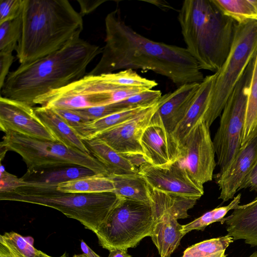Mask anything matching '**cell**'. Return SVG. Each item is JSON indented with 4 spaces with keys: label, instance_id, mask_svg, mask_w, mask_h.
<instances>
[{
    "label": "cell",
    "instance_id": "obj_1",
    "mask_svg": "<svg viewBox=\"0 0 257 257\" xmlns=\"http://www.w3.org/2000/svg\"><path fill=\"white\" fill-rule=\"evenodd\" d=\"M105 45L100 60L87 74L98 75L125 69L152 71L176 86L204 79L196 60L186 48L149 39L127 25L118 9L105 19Z\"/></svg>",
    "mask_w": 257,
    "mask_h": 257
},
{
    "label": "cell",
    "instance_id": "obj_2",
    "mask_svg": "<svg viewBox=\"0 0 257 257\" xmlns=\"http://www.w3.org/2000/svg\"><path fill=\"white\" fill-rule=\"evenodd\" d=\"M102 48L80 38L59 50L10 72L1 96L33 107L34 101L85 76L89 64Z\"/></svg>",
    "mask_w": 257,
    "mask_h": 257
},
{
    "label": "cell",
    "instance_id": "obj_3",
    "mask_svg": "<svg viewBox=\"0 0 257 257\" xmlns=\"http://www.w3.org/2000/svg\"><path fill=\"white\" fill-rule=\"evenodd\" d=\"M16 51L21 65L59 50L80 38L83 21L67 0H25Z\"/></svg>",
    "mask_w": 257,
    "mask_h": 257
},
{
    "label": "cell",
    "instance_id": "obj_4",
    "mask_svg": "<svg viewBox=\"0 0 257 257\" xmlns=\"http://www.w3.org/2000/svg\"><path fill=\"white\" fill-rule=\"evenodd\" d=\"M186 49L201 70L217 72L230 52L238 23L213 0H185L178 16Z\"/></svg>",
    "mask_w": 257,
    "mask_h": 257
},
{
    "label": "cell",
    "instance_id": "obj_5",
    "mask_svg": "<svg viewBox=\"0 0 257 257\" xmlns=\"http://www.w3.org/2000/svg\"><path fill=\"white\" fill-rule=\"evenodd\" d=\"M30 184V183H29ZM56 186L30 184L9 193H0L2 201H17L56 209L74 219L94 233L123 198L113 192L65 193Z\"/></svg>",
    "mask_w": 257,
    "mask_h": 257
},
{
    "label": "cell",
    "instance_id": "obj_6",
    "mask_svg": "<svg viewBox=\"0 0 257 257\" xmlns=\"http://www.w3.org/2000/svg\"><path fill=\"white\" fill-rule=\"evenodd\" d=\"M5 133L1 148L20 155L27 171L77 165L90 169L96 174L110 175L107 169L90 154L59 142L31 137L12 131Z\"/></svg>",
    "mask_w": 257,
    "mask_h": 257
},
{
    "label": "cell",
    "instance_id": "obj_7",
    "mask_svg": "<svg viewBox=\"0 0 257 257\" xmlns=\"http://www.w3.org/2000/svg\"><path fill=\"white\" fill-rule=\"evenodd\" d=\"M257 48V20L238 24L229 54L216 77L202 120L210 127L253 58Z\"/></svg>",
    "mask_w": 257,
    "mask_h": 257
},
{
    "label": "cell",
    "instance_id": "obj_8",
    "mask_svg": "<svg viewBox=\"0 0 257 257\" xmlns=\"http://www.w3.org/2000/svg\"><path fill=\"white\" fill-rule=\"evenodd\" d=\"M147 90L109 83L102 74H87L65 87L38 97L34 103L51 108L79 109L115 103Z\"/></svg>",
    "mask_w": 257,
    "mask_h": 257
},
{
    "label": "cell",
    "instance_id": "obj_9",
    "mask_svg": "<svg viewBox=\"0 0 257 257\" xmlns=\"http://www.w3.org/2000/svg\"><path fill=\"white\" fill-rule=\"evenodd\" d=\"M153 227L150 202L122 199L94 233L103 248L127 250L145 237H151Z\"/></svg>",
    "mask_w": 257,
    "mask_h": 257
},
{
    "label": "cell",
    "instance_id": "obj_10",
    "mask_svg": "<svg viewBox=\"0 0 257 257\" xmlns=\"http://www.w3.org/2000/svg\"><path fill=\"white\" fill-rule=\"evenodd\" d=\"M253 64V57L225 103L220 115L219 127L212 140L219 174L229 168L241 148Z\"/></svg>",
    "mask_w": 257,
    "mask_h": 257
},
{
    "label": "cell",
    "instance_id": "obj_11",
    "mask_svg": "<svg viewBox=\"0 0 257 257\" xmlns=\"http://www.w3.org/2000/svg\"><path fill=\"white\" fill-rule=\"evenodd\" d=\"M209 126L200 119L186 139L182 147L184 166L194 179L203 185L211 181L217 165Z\"/></svg>",
    "mask_w": 257,
    "mask_h": 257
},
{
    "label": "cell",
    "instance_id": "obj_12",
    "mask_svg": "<svg viewBox=\"0 0 257 257\" xmlns=\"http://www.w3.org/2000/svg\"><path fill=\"white\" fill-rule=\"evenodd\" d=\"M139 173L151 189L167 193L199 199L204 194L203 185L196 181L187 169L177 162L168 168L153 166L145 162Z\"/></svg>",
    "mask_w": 257,
    "mask_h": 257
},
{
    "label": "cell",
    "instance_id": "obj_13",
    "mask_svg": "<svg viewBox=\"0 0 257 257\" xmlns=\"http://www.w3.org/2000/svg\"><path fill=\"white\" fill-rule=\"evenodd\" d=\"M158 108V100L133 118L105 131L93 138L101 140L118 153L130 158L135 163V160H138V158L144 159L141 138Z\"/></svg>",
    "mask_w": 257,
    "mask_h": 257
},
{
    "label": "cell",
    "instance_id": "obj_14",
    "mask_svg": "<svg viewBox=\"0 0 257 257\" xmlns=\"http://www.w3.org/2000/svg\"><path fill=\"white\" fill-rule=\"evenodd\" d=\"M141 145L144 160L153 166L168 168L182 159L181 147L156 112L142 136Z\"/></svg>",
    "mask_w": 257,
    "mask_h": 257
},
{
    "label": "cell",
    "instance_id": "obj_15",
    "mask_svg": "<svg viewBox=\"0 0 257 257\" xmlns=\"http://www.w3.org/2000/svg\"><path fill=\"white\" fill-rule=\"evenodd\" d=\"M0 127L31 137L58 142L36 114L34 107L1 96Z\"/></svg>",
    "mask_w": 257,
    "mask_h": 257
},
{
    "label": "cell",
    "instance_id": "obj_16",
    "mask_svg": "<svg viewBox=\"0 0 257 257\" xmlns=\"http://www.w3.org/2000/svg\"><path fill=\"white\" fill-rule=\"evenodd\" d=\"M257 162V136L241 147L229 168L215 175L219 187L218 199L226 202L233 199Z\"/></svg>",
    "mask_w": 257,
    "mask_h": 257
},
{
    "label": "cell",
    "instance_id": "obj_17",
    "mask_svg": "<svg viewBox=\"0 0 257 257\" xmlns=\"http://www.w3.org/2000/svg\"><path fill=\"white\" fill-rule=\"evenodd\" d=\"M200 83L180 85L158 100L156 114L168 132L172 133L186 114L195 98Z\"/></svg>",
    "mask_w": 257,
    "mask_h": 257
},
{
    "label": "cell",
    "instance_id": "obj_18",
    "mask_svg": "<svg viewBox=\"0 0 257 257\" xmlns=\"http://www.w3.org/2000/svg\"><path fill=\"white\" fill-rule=\"evenodd\" d=\"M220 223L226 225L227 234L234 240H243L251 246H257V196L240 205Z\"/></svg>",
    "mask_w": 257,
    "mask_h": 257
},
{
    "label": "cell",
    "instance_id": "obj_19",
    "mask_svg": "<svg viewBox=\"0 0 257 257\" xmlns=\"http://www.w3.org/2000/svg\"><path fill=\"white\" fill-rule=\"evenodd\" d=\"M215 77L214 73L205 76L200 83L192 105L172 133L181 149L189 134L205 113Z\"/></svg>",
    "mask_w": 257,
    "mask_h": 257
},
{
    "label": "cell",
    "instance_id": "obj_20",
    "mask_svg": "<svg viewBox=\"0 0 257 257\" xmlns=\"http://www.w3.org/2000/svg\"><path fill=\"white\" fill-rule=\"evenodd\" d=\"M177 220L169 213L162 214L154 219L151 237L161 257H170L184 236L181 232L182 225Z\"/></svg>",
    "mask_w": 257,
    "mask_h": 257
},
{
    "label": "cell",
    "instance_id": "obj_21",
    "mask_svg": "<svg viewBox=\"0 0 257 257\" xmlns=\"http://www.w3.org/2000/svg\"><path fill=\"white\" fill-rule=\"evenodd\" d=\"M90 154L108 170L110 175L136 174L139 167L129 157L124 156L97 138L83 140Z\"/></svg>",
    "mask_w": 257,
    "mask_h": 257
},
{
    "label": "cell",
    "instance_id": "obj_22",
    "mask_svg": "<svg viewBox=\"0 0 257 257\" xmlns=\"http://www.w3.org/2000/svg\"><path fill=\"white\" fill-rule=\"evenodd\" d=\"M96 174L87 168L74 165L27 171L22 178L30 184L57 186L62 183Z\"/></svg>",
    "mask_w": 257,
    "mask_h": 257
},
{
    "label": "cell",
    "instance_id": "obj_23",
    "mask_svg": "<svg viewBox=\"0 0 257 257\" xmlns=\"http://www.w3.org/2000/svg\"><path fill=\"white\" fill-rule=\"evenodd\" d=\"M34 108L37 115L54 135L58 142L68 147L90 154L77 133L52 108L41 106L34 107Z\"/></svg>",
    "mask_w": 257,
    "mask_h": 257
},
{
    "label": "cell",
    "instance_id": "obj_24",
    "mask_svg": "<svg viewBox=\"0 0 257 257\" xmlns=\"http://www.w3.org/2000/svg\"><path fill=\"white\" fill-rule=\"evenodd\" d=\"M198 200L151 189L150 203L154 219L169 213L179 219L188 217V210L193 207Z\"/></svg>",
    "mask_w": 257,
    "mask_h": 257
},
{
    "label": "cell",
    "instance_id": "obj_25",
    "mask_svg": "<svg viewBox=\"0 0 257 257\" xmlns=\"http://www.w3.org/2000/svg\"><path fill=\"white\" fill-rule=\"evenodd\" d=\"M108 176L112 180L114 193L118 197L135 201L150 202L151 189L139 172L134 174Z\"/></svg>",
    "mask_w": 257,
    "mask_h": 257
},
{
    "label": "cell",
    "instance_id": "obj_26",
    "mask_svg": "<svg viewBox=\"0 0 257 257\" xmlns=\"http://www.w3.org/2000/svg\"><path fill=\"white\" fill-rule=\"evenodd\" d=\"M57 189L65 193H98L113 192L114 187L108 176L96 174L59 184Z\"/></svg>",
    "mask_w": 257,
    "mask_h": 257
},
{
    "label": "cell",
    "instance_id": "obj_27",
    "mask_svg": "<svg viewBox=\"0 0 257 257\" xmlns=\"http://www.w3.org/2000/svg\"><path fill=\"white\" fill-rule=\"evenodd\" d=\"M257 136V48L247 97L241 148Z\"/></svg>",
    "mask_w": 257,
    "mask_h": 257
},
{
    "label": "cell",
    "instance_id": "obj_28",
    "mask_svg": "<svg viewBox=\"0 0 257 257\" xmlns=\"http://www.w3.org/2000/svg\"><path fill=\"white\" fill-rule=\"evenodd\" d=\"M152 105L130 107L104 118L91 121L85 127L82 140L92 139L105 131L117 126L133 118Z\"/></svg>",
    "mask_w": 257,
    "mask_h": 257
},
{
    "label": "cell",
    "instance_id": "obj_29",
    "mask_svg": "<svg viewBox=\"0 0 257 257\" xmlns=\"http://www.w3.org/2000/svg\"><path fill=\"white\" fill-rule=\"evenodd\" d=\"M225 15L238 24L257 20V0H213Z\"/></svg>",
    "mask_w": 257,
    "mask_h": 257
},
{
    "label": "cell",
    "instance_id": "obj_30",
    "mask_svg": "<svg viewBox=\"0 0 257 257\" xmlns=\"http://www.w3.org/2000/svg\"><path fill=\"white\" fill-rule=\"evenodd\" d=\"M227 234L224 236L203 240L187 248L183 257H226L225 251L234 241Z\"/></svg>",
    "mask_w": 257,
    "mask_h": 257
},
{
    "label": "cell",
    "instance_id": "obj_31",
    "mask_svg": "<svg viewBox=\"0 0 257 257\" xmlns=\"http://www.w3.org/2000/svg\"><path fill=\"white\" fill-rule=\"evenodd\" d=\"M241 194L234 196L232 201L227 205L216 207L209 211L192 222L182 225L181 232L185 235L193 230H203L209 225L216 222H222L227 213L233 210L240 205Z\"/></svg>",
    "mask_w": 257,
    "mask_h": 257
},
{
    "label": "cell",
    "instance_id": "obj_32",
    "mask_svg": "<svg viewBox=\"0 0 257 257\" xmlns=\"http://www.w3.org/2000/svg\"><path fill=\"white\" fill-rule=\"evenodd\" d=\"M102 75L107 82L119 86L152 89L158 85L156 81L143 77L132 69L122 70Z\"/></svg>",
    "mask_w": 257,
    "mask_h": 257
},
{
    "label": "cell",
    "instance_id": "obj_33",
    "mask_svg": "<svg viewBox=\"0 0 257 257\" xmlns=\"http://www.w3.org/2000/svg\"><path fill=\"white\" fill-rule=\"evenodd\" d=\"M21 16L0 24V54L16 50L21 34Z\"/></svg>",
    "mask_w": 257,
    "mask_h": 257
},
{
    "label": "cell",
    "instance_id": "obj_34",
    "mask_svg": "<svg viewBox=\"0 0 257 257\" xmlns=\"http://www.w3.org/2000/svg\"><path fill=\"white\" fill-rule=\"evenodd\" d=\"M0 243L21 257H41V250L37 249L21 235L14 231L0 236Z\"/></svg>",
    "mask_w": 257,
    "mask_h": 257
},
{
    "label": "cell",
    "instance_id": "obj_35",
    "mask_svg": "<svg viewBox=\"0 0 257 257\" xmlns=\"http://www.w3.org/2000/svg\"><path fill=\"white\" fill-rule=\"evenodd\" d=\"M162 96V92L160 90L149 89L133 95L116 103L123 108L148 106L156 102Z\"/></svg>",
    "mask_w": 257,
    "mask_h": 257
},
{
    "label": "cell",
    "instance_id": "obj_36",
    "mask_svg": "<svg viewBox=\"0 0 257 257\" xmlns=\"http://www.w3.org/2000/svg\"><path fill=\"white\" fill-rule=\"evenodd\" d=\"M52 109L77 133L82 140L84 134L85 127L86 124L91 121L78 113L74 109L61 108H54Z\"/></svg>",
    "mask_w": 257,
    "mask_h": 257
},
{
    "label": "cell",
    "instance_id": "obj_37",
    "mask_svg": "<svg viewBox=\"0 0 257 257\" xmlns=\"http://www.w3.org/2000/svg\"><path fill=\"white\" fill-rule=\"evenodd\" d=\"M126 108L120 107L115 103L108 105L74 110L90 121H93L104 118Z\"/></svg>",
    "mask_w": 257,
    "mask_h": 257
},
{
    "label": "cell",
    "instance_id": "obj_38",
    "mask_svg": "<svg viewBox=\"0 0 257 257\" xmlns=\"http://www.w3.org/2000/svg\"><path fill=\"white\" fill-rule=\"evenodd\" d=\"M25 0H1L0 24L22 15Z\"/></svg>",
    "mask_w": 257,
    "mask_h": 257
},
{
    "label": "cell",
    "instance_id": "obj_39",
    "mask_svg": "<svg viewBox=\"0 0 257 257\" xmlns=\"http://www.w3.org/2000/svg\"><path fill=\"white\" fill-rule=\"evenodd\" d=\"M29 183L22 178H18L8 172L3 165L0 167V193L11 192L16 189L28 186Z\"/></svg>",
    "mask_w": 257,
    "mask_h": 257
},
{
    "label": "cell",
    "instance_id": "obj_40",
    "mask_svg": "<svg viewBox=\"0 0 257 257\" xmlns=\"http://www.w3.org/2000/svg\"><path fill=\"white\" fill-rule=\"evenodd\" d=\"M14 60L13 53L0 54V89L10 73L9 70Z\"/></svg>",
    "mask_w": 257,
    "mask_h": 257
},
{
    "label": "cell",
    "instance_id": "obj_41",
    "mask_svg": "<svg viewBox=\"0 0 257 257\" xmlns=\"http://www.w3.org/2000/svg\"><path fill=\"white\" fill-rule=\"evenodd\" d=\"M106 1L105 0H78L77 2L80 6L79 14L82 17L90 14Z\"/></svg>",
    "mask_w": 257,
    "mask_h": 257
},
{
    "label": "cell",
    "instance_id": "obj_42",
    "mask_svg": "<svg viewBox=\"0 0 257 257\" xmlns=\"http://www.w3.org/2000/svg\"><path fill=\"white\" fill-rule=\"evenodd\" d=\"M242 189H249L250 191L257 192V162L241 186L240 190Z\"/></svg>",
    "mask_w": 257,
    "mask_h": 257
},
{
    "label": "cell",
    "instance_id": "obj_43",
    "mask_svg": "<svg viewBox=\"0 0 257 257\" xmlns=\"http://www.w3.org/2000/svg\"><path fill=\"white\" fill-rule=\"evenodd\" d=\"M80 247L83 254L88 257H100L95 253L83 240L80 242Z\"/></svg>",
    "mask_w": 257,
    "mask_h": 257
},
{
    "label": "cell",
    "instance_id": "obj_44",
    "mask_svg": "<svg viewBox=\"0 0 257 257\" xmlns=\"http://www.w3.org/2000/svg\"><path fill=\"white\" fill-rule=\"evenodd\" d=\"M109 251L108 257H131V255L127 253V249L115 248Z\"/></svg>",
    "mask_w": 257,
    "mask_h": 257
},
{
    "label": "cell",
    "instance_id": "obj_45",
    "mask_svg": "<svg viewBox=\"0 0 257 257\" xmlns=\"http://www.w3.org/2000/svg\"><path fill=\"white\" fill-rule=\"evenodd\" d=\"M0 257H15L3 244L0 243Z\"/></svg>",
    "mask_w": 257,
    "mask_h": 257
},
{
    "label": "cell",
    "instance_id": "obj_46",
    "mask_svg": "<svg viewBox=\"0 0 257 257\" xmlns=\"http://www.w3.org/2000/svg\"><path fill=\"white\" fill-rule=\"evenodd\" d=\"M157 1L158 3V4H157L156 3H155L154 1H147V2L149 3H152L153 4H154L156 6H157L158 7H159L160 8H166L170 9V8H171L170 6H169V5H167L166 3L165 4H163V1Z\"/></svg>",
    "mask_w": 257,
    "mask_h": 257
},
{
    "label": "cell",
    "instance_id": "obj_47",
    "mask_svg": "<svg viewBox=\"0 0 257 257\" xmlns=\"http://www.w3.org/2000/svg\"><path fill=\"white\" fill-rule=\"evenodd\" d=\"M40 256L41 257H54V256H51L50 255H49L47 254L46 253L43 252L42 251H41V252H40ZM58 257H69V256H68L66 252H65L62 255L58 256Z\"/></svg>",
    "mask_w": 257,
    "mask_h": 257
},
{
    "label": "cell",
    "instance_id": "obj_48",
    "mask_svg": "<svg viewBox=\"0 0 257 257\" xmlns=\"http://www.w3.org/2000/svg\"><path fill=\"white\" fill-rule=\"evenodd\" d=\"M73 257H88L84 254H75L73 256Z\"/></svg>",
    "mask_w": 257,
    "mask_h": 257
},
{
    "label": "cell",
    "instance_id": "obj_49",
    "mask_svg": "<svg viewBox=\"0 0 257 257\" xmlns=\"http://www.w3.org/2000/svg\"><path fill=\"white\" fill-rule=\"evenodd\" d=\"M248 257H257V251L253 252L250 255H249Z\"/></svg>",
    "mask_w": 257,
    "mask_h": 257
},
{
    "label": "cell",
    "instance_id": "obj_50",
    "mask_svg": "<svg viewBox=\"0 0 257 257\" xmlns=\"http://www.w3.org/2000/svg\"><path fill=\"white\" fill-rule=\"evenodd\" d=\"M181 257H183V256H181Z\"/></svg>",
    "mask_w": 257,
    "mask_h": 257
}]
</instances>
